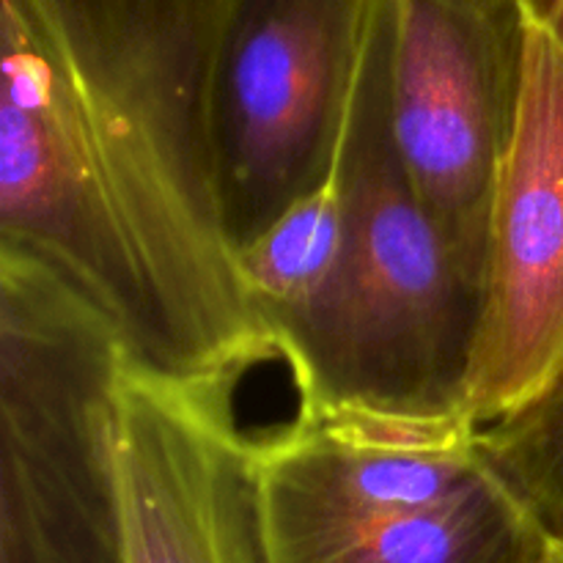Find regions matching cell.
<instances>
[{
  "label": "cell",
  "instance_id": "10",
  "mask_svg": "<svg viewBox=\"0 0 563 563\" xmlns=\"http://www.w3.org/2000/svg\"><path fill=\"white\" fill-rule=\"evenodd\" d=\"M344 245L335 174L319 192L295 203L256 242L234 253L236 280L264 341H275L300 319L333 278Z\"/></svg>",
  "mask_w": 563,
  "mask_h": 563
},
{
  "label": "cell",
  "instance_id": "2",
  "mask_svg": "<svg viewBox=\"0 0 563 563\" xmlns=\"http://www.w3.org/2000/svg\"><path fill=\"white\" fill-rule=\"evenodd\" d=\"M335 185L344 212L335 273L275 341L300 394L297 412L465 423L482 291L460 273L401 165L374 11Z\"/></svg>",
  "mask_w": 563,
  "mask_h": 563
},
{
  "label": "cell",
  "instance_id": "4",
  "mask_svg": "<svg viewBox=\"0 0 563 563\" xmlns=\"http://www.w3.org/2000/svg\"><path fill=\"white\" fill-rule=\"evenodd\" d=\"M119 330L0 247V563H126Z\"/></svg>",
  "mask_w": 563,
  "mask_h": 563
},
{
  "label": "cell",
  "instance_id": "5",
  "mask_svg": "<svg viewBox=\"0 0 563 563\" xmlns=\"http://www.w3.org/2000/svg\"><path fill=\"white\" fill-rule=\"evenodd\" d=\"M372 0H231L209 91L214 207L231 258L339 168Z\"/></svg>",
  "mask_w": 563,
  "mask_h": 563
},
{
  "label": "cell",
  "instance_id": "12",
  "mask_svg": "<svg viewBox=\"0 0 563 563\" xmlns=\"http://www.w3.org/2000/svg\"><path fill=\"white\" fill-rule=\"evenodd\" d=\"M526 5L533 16L553 25L563 36V0H526Z\"/></svg>",
  "mask_w": 563,
  "mask_h": 563
},
{
  "label": "cell",
  "instance_id": "6",
  "mask_svg": "<svg viewBox=\"0 0 563 563\" xmlns=\"http://www.w3.org/2000/svg\"><path fill=\"white\" fill-rule=\"evenodd\" d=\"M0 247L25 253L97 308L132 363L181 379L146 262L93 163L58 58L22 0H3Z\"/></svg>",
  "mask_w": 563,
  "mask_h": 563
},
{
  "label": "cell",
  "instance_id": "3",
  "mask_svg": "<svg viewBox=\"0 0 563 563\" xmlns=\"http://www.w3.org/2000/svg\"><path fill=\"white\" fill-rule=\"evenodd\" d=\"M256 476L269 563H563L462 421L297 412Z\"/></svg>",
  "mask_w": 563,
  "mask_h": 563
},
{
  "label": "cell",
  "instance_id": "8",
  "mask_svg": "<svg viewBox=\"0 0 563 563\" xmlns=\"http://www.w3.org/2000/svg\"><path fill=\"white\" fill-rule=\"evenodd\" d=\"M561 377L563 36L528 11L515 135L489 214L465 423L476 432L506 421Z\"/></svg>",
  "mask_w": 563,
  "mask_h": 563
},
{
  "label": "cell",
  "instance_id": "11",
  "mask_svg": "<svg viewBox=\"0 0 563 563\" xmlns=\"http://www.w3.org/2000/svg\"><path fill=\"white\" fill-rule=\"evenodd\" d=\"M473 438L495 476L563 550V377L531 407Z\"/></svg>",
  "mask_w": 563,
  "mask_h": 563
},
{
  "label": "cell",
  "instance_id": "7",
  "mask_svg": "<svg viewBox=\"0 0 563 563\" xmlns=\"http://www.w3.org/2000/svg\"><path fill=\"white\" fill-rule=\"evenodd\" d=\"M401 165L484 295L489 214L515 135L526 0H372Z\"/></svg>",
  "mask_w": 563,
  "mask_h": 563
},
{
  "label": "cell",
  "instance_id": "9",
  "mask_svg": "<svg viewBox=\"0 0 563 563\" xmlns=\"http://www.w3.org/2000/svg\"><path fill=\"white\" fill-rule=\"evenodd\" d=\"M256 445L223 385H192L126 363L119 473L126 563H269Z\"/></svg>",
  "mask_w": 563,
  "mask_h": 563
},
{
  "label": "cell",
  "instance_id": "1",
  "mask_svg": "<svg viewBox=\"0 0 563 563\" xmlns=\"http://www.w3.org/2000/svg\"><path fill=\"white\" fill-rule=\"evenodd\" d=\"M75 99L93 163L159 291L181 372L262 350L218 223L209 91L231 0H22Z\"/></svg>",
  "mask_w": 563,
  "mask_h": 563
}]
</instances>
